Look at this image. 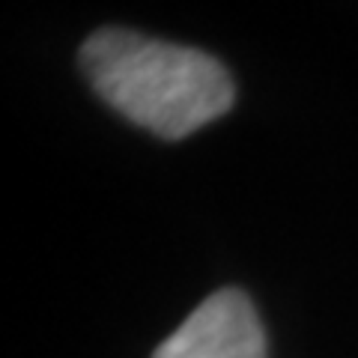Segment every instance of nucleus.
<instances>
[{
	"mask_svg": "<svg viewBox=\"0 0 358 358\" xmlns=\"http://www.w3.org/2000/svg\"><path fill=\"white\" fill-rule=\"evenodd\" d=\"M81 69L110 108L167 141L188 138L233 105V81L215 57L134 30H96Z\"/></svg>",
	"mask_w": 358,
	"mask_h": 358,
	"instance_id": "nucleus-1",
	"label": "nucleus"
},
{
	"mask_svg": "<svg viewBox=\"0 0 358 358\" xmlns=\"http://www.w3.org/2000/svg\"><path fill=\"white\" fill-rule=\"evenodd\" d=\"M152 358H266V334L248 296L218 289L200 301Z\"/></svg>",
	"mask_w": 358,
	"mask_h": 358,
	"instance_id": "nucleus-2",
	"label": "nucleus"
}]
</instances>
